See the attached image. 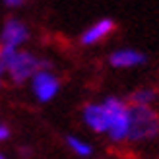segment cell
<instances>
[{
	"instance_id": "obj_1",
	"label": "cell",
	"mask_w": 159,
	"mask_h": 159,
	"mask_svg": "<svg viewBox=\"0 0 159 159\" xmlns=\"http://www.w3.org/2000/svg\"><path fill=\"white\" fill-rule=\"evenodd\" d=\"M159 134V113L148 105L128 107V134L132 142L148 140Z\"/></svg>"
},
{
	"instance_id": "obj_2",
	"label": "cell",
	"mask_w": 159,
	"mask_h": 159,
	"mask_svg": "<svg viewBox=\"0 0 159 159\" xmlns=\"http://www.w3.org/2000/svg\"><path fill=\"white\" fill-rule=\"evenodd\" d=\"M47 68H49V64L45 60L37 58L35 54H31L27 51H16L6 74L14 84H23L33 78L39 70H47Z\"/></svg>"
},
{
	"instance_id": "obj_3",
	"label": "cell",
	"mask_w": 159,
	"mask_h": 159,
	"mask_svg": "<svg viewBox=\"0 0 159 159\" xmlns=\"http://www.w3.org/2000/svg\"><path fill=\"white\" fill-rule=\"evenodd\" d=\"M107 115H109V134L113 140H122L128 134V105L124 101L116 99V97H109L105 103Z\"/></svg>"
},
{
	"instance_id": "obj_4",
	"label": "cell",
	"mask_w": 159,
	"mask_h": 159,
	"mask_svg": "<svg viewBox=\"0 0 159 159\" xmlns=\"http://www.w3.org/2000/svg\"><path fill=\"white\" fill-rule=\"evenodd\" d=\"M31 87H33L35 97L41 103H47V101L54 99V95L58 93L60 80L52 72H49V70H39V72L31 78Z\"/></svg>"
},
{
	"instance_id": "obj_5",
	"label": "cell",
	"mask_w": 159,
	"mask_h": 159,
	"mask_svg": "<svg viewBox=\"0 0 159 159\" xmlns=\"http://www.w3.org/2000/svg\"><path fill=\"white\" fill-rule=\"evenodd\" d=\"M29 39V29L23 21L10 18L4 21L2 31H0V45L10 47V49H18Z\"/></svg>"
},
{
	"instance_id": "obj_6",
	"label": "cell",
	"mask_w": 159,
	"mask_h": 159,
	"mask_svg": "<svg viewBox=\"0 0 159 159\" xmlns=\"http://www.w3.org/2000/svg\"><path fill=\"white\" fill-rule=\"evenodd\" d=\"M84 120L93 132H107L109 130V115L103 105L87 103L84 107Z\"/></svg>"
},
{
	"instance_id": "obj_7",
	"label": "cell",
	"mask_w": 159,
	"mask_h": 159,
	"mask_svg": "<svg viewBox=\"0 0 159 159\" xmlns=\"http://www.w3.org/2000/svg\"><path fill=\"white\" fill-rule=\"evenodd\" d=\"M116 27V23L113 20H99L97 23H93L91 27H87L84 33H82V45H95V43H99L101 39H105L109 33H113Z\"/></svg>"
},
{
	"instance_id": "obj_8",
	"label": "cell",
	"mask_w": 159,
	"mask_h": 159,
	"mask_svg": "<svg viewBox=\"0 0 159 159\" xmlns=\"http://www.w3.org/2000/svg\"><path fill=\"white\" fill-rule=\"evenodd\" d=\"M146 60V57L142 52L138 51H128V49H124V51H116L111 54V58L109 62L113 64L115 68H130V66H136V64H142V62Z\"/></svg>"
},
{
	"instance_id": "obj_9",
	"label": "cell",
	"mask_w": 159,
	"mask_h": 159,
	"mask_svg": "<svg viewBox=\"0 0 159 159\" xmlns=\"http://www.w3.org/2000/svg\"><path fill=\"white\" fill-rule=\"evenodd\" d=\"M155 97V91L153 89H149V87H142V89L138 91H134L128 101L132 103V107H140V105H148V103H152Z\"/></svg>"
},
{
	"instance_id": "obj_10",
	"label": "cell",
	"mask_w": 159,
	"mask_h": 159,
	"mask_svg": "<svg viewBox=\"0 0 159 159\" xmlns=\"http://www.w3.org/2000/svg\"><path fill=\"white\" fill-rule=\"evenodd\" d=\"M66 142H68L70 149H72L74 153H78L80 157H87V155H91V152H93L89 144H85L84 140H80V138H76V136H68Z\"/></svg>"
},
{
	"instance_id": "obj_11",
	"label": "cell",
	"mask_w": 159,
	"mask_h": 159,
	"mask_svg": "<svg viewBox=\"0 0 159 159\" xmlns=\"http://www.w3.org/2000/svg\"><path fill=\"white\" fill-rule=\"evenodd\" d=\"M16 51H18V49H10V47H2V45H0V76H4L8 72Z\"/></svg>"
},
{
	"instance_id": "obj_12",
	"label": "cell",
	"mask_w": 159,
	"mask_h": 159,
	"mask_svg": "<svg viewBox=\"0 0 159 159\" xmlns=\"http://www.w3.org/2000/svg\"><path fill=\"white\" fill-rule=\"evenodd\" d=\"M10 126L4 124V122H0V142H6L8 138H10Z\"/></svg>"
},
{
	"instance_id": "obj_13",
	"label": "cell",
	"mask_w": 159,
	"mask_h": 159,
	"mask_svg": "<svg viewBox=\"0 0 159 159\" xmlns=\"http://www.w3.org/2000/svg\"><path fill=\"white\" fill-rule=\"evenodd\" d=\"M2 2L8 6V8H18V6H21L25 0H2Z\"/></svg>"
},
{
	"instance_id": "obj_14",
	"label": "cell",
	"mask_w": 159,
	"mask_h": 159,
	"mask_svg": "<svg viewBox=\"0 0 159 159\" xmlns=\"http://www.w3.org/2000/svg\"><path fill=\"white\" fill-rule=\"evenodd\" d=\"M0 159H6V155H4V153H2V152H0Z\"/></svg>"
},
{
	"instance_id": "obj_15",
	"label": "cell",
	"mask_w": 159,
	"mask_h": 159,
	"mask_svg": "<svg viewBox=\"0 0 159 159\" xmlns=\"http://www.w3.org/2000/svg\"><path fill=\"white\" fill-rule=\"evenodd\" d=\"M2 84H4V82H2V76H0V87H2Z\"/></svg>"
}]
</instances>
